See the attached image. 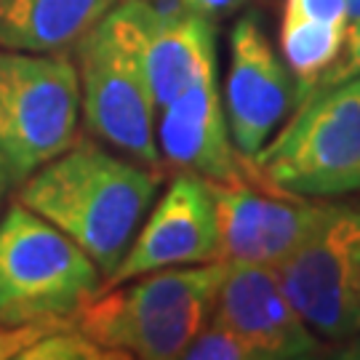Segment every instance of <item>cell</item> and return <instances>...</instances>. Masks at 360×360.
<instances>
[{
	"label": "cell",
	"instance_id": "cell-3",
	"mask_svg": "<svg viewBox=\"0 0 360 360\" xmlns=\"http://www.w3.org/2000/svg\"><path fill=\"white\" fill-rule=\"evenodd\" d=\"M245 166L259 184L309 200L358 193L360 75L309 91Z\"/></svg>",
	"mask_w": 360,
	"mask_h": 360
},
{
	"label": "cell",
	"instance_id": "cell-10",
	"mask_svg": "<svg viewBox=\"0 0 360 360\" xmlns=\"http://www.w3.org/2000/svg\"><path fill=\"white\" fill-rule=\"evenodd\" d=\"M224 262L278 267L304 240L323 200L270 190L254 179L208 181Z\"/></svg>",
	"mask_w": 360,
	"mask_h": 360
},
{
	"label": "cell",
	"instance_id": "cell-21",
	"mask_svg": "<svg viewBox=\"0 0 360 360\" xmlns=\"http://www.w3.org/2000/svg\"><path fill=\"white\" fill-rule=\"evenodd\" d=\"M179 8L190 13H198L208 22H221V19H230L232 13H238L245 6V0H174Z\"/></svg>",
	"mask_w": 360,
	"mask_h": 360
},
{
	"label": "cell",
	"instance_id": "cell-20",
	"mask_svg": "<svg viewBox=\"0 0 360 360\" xmlns=\"http://www.w3.org/2000/svg\"><path fill=\"white\" fill-rule=\"evenodd\" d=\"M283 13L323 22V25L347 27L349 3L347 0H283Z\"/></svg>",
	"mask_w": 360,
	"mask_h": 360
},
{
	"label": "cell",
	"instance_id": "cell-5",
	"mask_svg": "<svg viewBox=\"0 0 360 360\" xmlns=\"http://www.w3.org/2000/svg\"><path fill=\"white\" fill-rule=\"evenodd\" d=\"M102 283L94 259L25 203L0 217V326L67 321Z\"/></svg>",
	"mask_w": 360,
	"mask_h": 360
},
{
	"label": "cell",
	"instance_id": "cell-15",
	"mask_svg": "<svg viewBox=\"0 0 360 360\" xmlns=\"http://www.w3.org/2000/svg\"><path fill=\"white\" fill-rule=\"evenodd\" d=\"M278 43H281V56L285 67L296 80V94L302 102L342 53L345 27L323 25V22L283 13Z\"/></svg>",
	"mask_w": 360,
	"mask_h": 360
},
{
	"label": "cell",
	"instance_id": "cell-13",
	"mask_svg": "<svg viewBox=\"0 0 360 360\" xmlns=\"http://www.w3.org/2000/svg\"><path fill=\"white\" fill-rule=\"evenodd\" d=\"M136 27L144 72L158 110L193 83L206 65L217 62V30L174 0H126Z\"/></svg>",
	"mask_w": 360,
	"mask_h": 360
},
{
	"label": "cell",
	"instance_id": "cell-22",
	"mask_svg": "<svg viewBox=\"0 0 360 360\" xmlns=\"http://www.w3.org/2000/svg\"><path fill=\"white\" fill-rule=\"evenodd\" d=\"M8 187H13L11 176H8V171H6L3 160H0V206H3V198H6V193H8Z\"/></svg>",
	"mask_w": 360,
	"mask_h": 360
},
{
	"label": "cell",
	"instance_id": "cell-16",
	"mask_svg": "<svg viewBox=\"0 0 360 360\" xmlns=\"http://www.w3.org/2000/svg\"><path fill=\"white\" fill-rule=\"evenodd\" d=\"M117 355L99 347L94 339L80 334L70 326V321L51 334L38 339L30 349H25L22 360H115Z\"/></svg>",
	"mask_w": 360,
	"mask_h": 360
},
{
	"label": "cell",
	"instance_id": "cell-6",
	"mask_svg": "<svg viewBox=\"0 0 360 360\" xmlns=\"http://www.w3.org/2000/svg\"><path fill=\"white\" fill-rule=\"evenodd\" d=\"M80 83L67 53L0 49V160L11 184L77 139Z\"/></svg>",
	"mask_w": 360,
	"mask_h": 360
},
{
	"label": "cell",
	"instance_id": "cell-2",
	"mask_svg": "<svg viewBox=\"0 0 360 360\" xmlns=\"http://www.w3.org/2000/svg\"><path fill=\"white\" fill-rule=\"evenodd\" d=\"M227 262L168 267L117 285H102L67 321L117 358H181L211 321Z\"/></svg>",
	"mask_w": 360,
	"mask_h": 360
},
{
	"label": "cell",
	"instance_id": "cell-1",
	"mask_svg": "<svg viewBox=\"0 0 360 360\" xmlns=\"http://www.w3.org/2000/svg\"><path fill=\"white\" fill-rule=\"evenodd\" d=\"M160 181V168L77 136L19 184L16 200L75 240L107 281L155 203Z\"/></svg>",
	"mask_w": 360,
	"mask_h": 360
},
{
	"label": "cell",
	"instance_id": "cell-17",
	"mask_svg": "<svg viewBox=\"0 0 360 360\" xmlns=\"http://www.w3.org/2000/svg\"><path fill=\"white\" fill-rule=\"evenodd\" d=\"M184 360H257L227 326L211 315V321L193 336V342L181 352Z\"/></svg>",
	"mask_w": 360,
	"mask_h": 360
},
{
	"label": "cell",
	"instance_id": "cell-23",
	"mask_svg": "<svg viewBox=\"0 0 360 360\" xmlns=\"http://www.w3.org/2000/svg\"><path fill=\"white\" fill-rule=\"evenodd\" d=\"M347 3H349V19L360 16V0H347Z\"/></svg>",
	"mask_w": 360,
	"mask_h": 360
},
{
	"label": "cell",
	"instance_id": "cell-11",
	"mask_svg": "<svg viewBox=\"0 0 360 360\" xmlns=\"http://www.w3.org/2000/svg\"><path fill=\"white\" fill-rule=\"evenodd\" d=\"M214 318L257 360L315 358L321 349V336L296 312L275 267L227 262Z\"/></svg>",
	"mask_w": 360,
	"mask_h": 360
},
{
	"label": "cell",
	"instance_id": "cell-7",
	"mask_svg": "<svg viewBox=\"0 0 360 360\" xmlns=\"http://www.w3.org/2000/svg\"><path fill=\"white\" fill-rule=\"evenodd\" d=\"M302 321L321 339L360 336V211L323 203L304 240L275 267Z\"/></svg>",
	"mask_w": 360,
	"mask_h": 360
},
{
	"label": "cell",
	"instance_id": "cell-4",
	"mask_svg": "<svg viewBox=\"0 0 360 360\" xmlns=\"http://www.w3.org/2000/svg\"><path fill=\"white\" fill-rule=\"evenodd\" d=\"M72 51L80 83V115L91 136L163 171L155 142L158 104L144 72L129 3L117 0Z\"/></svg>",
	"mask_w": 360,
	"mask_h": 360
},
{
	"label": "cell",
	"instance_id": "cell-12",
	"mask_svg": "<svg viewBox=\"0 0 360 360\" xmlns=\"http://www.w3.org/2000/svg\"><path fill=\"white\" fill-rule=\"evenodd\" d=\"M155 142L160 160L176 171L206 181L251 179L245 158L232 142L217 62L203 67L179 96L158 110Z\"/></svg>",
	"mask_w": 360,
	"mask_h": 360
},
{
	"label": "cell",
	"instance_id": "cell-14",
	"mask_svg": "<svg viewBox=\"0 0 360 360\" xmlns=\"http://www.w3.org/2000/svg\"><path fill=\"white\" fill-rule=\"evenodd\" d=\"M117 0H0V49L67 53Z\"/></svg>",
	"mask_w": 360,
	"mask_h": 360
},
{
	"label": "cell",
	"instance_id": "cell-8",
	"mask_svg": "<svg viewBox=\"0 0 360 360\" xmlns=\"http://www.w3.org/2000/svg\"><path fill=\"white\" fill-rule=\"evenodd\" d=\"M221 259L217 203L206 179L176 171L123 254L115 272L102 285H117L168 267L208 264Z\"/></svg>",
	"mask_w": 360,
	"mask_h": 360
},
{
	"label": "cell",
	"instance_id": "cell-18",
	"mask_svg": "<svg viewBox=\"0 0 360 360\" xmlns=\"http://www.w3.org/2000/svg\"><path fill=\"white\" fill-rule=\"evenodd\" d=\"M67 321L22 323V326H0V360H22L25 349H30L38 339L62 328Z\"/></svg>",
	"mask_w": 360,
	"mask_h": 360
},
{
	"label": "cell",
	"instance_id": "cell-9",
	"mask_svg": "<svg viewBox=\"0 0 360 360\" xmlns=\"http://www.w3.org/2000/svg\"><path fill=\"white\" fill-rule=\"evenodd\" d=\"M221 102L235 150L245 160L270 142L299 104L294 75L254 16H240L232 27Z\"/></svg>",
	"mask_w": 360,
	"mask_h": 360
},
{
	"label": "cell",
	"instance_id": "cell-19",
	"mask_svg": "<svg viewBox=\"0 0 360 360\" xmlns=\"http://www.w3.org/2000/svg\"><path fill=\"white\" fill-rule=\"evenodd\" d=\"M360 75V16H352L345 27V43H342V53L336 56V62L318 80V86H334L342 80ZM315 86V89H318Z\"/></svg>",
	"mask_w": 360,
	"mask_h": 360
}]
</instances>
